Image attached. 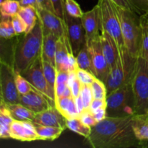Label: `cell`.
I'll return each mask as SVG.
<instances>
[{
  "instance_id": "cell-1",
  "label": "cell",
  "mask_w": 148,
  "mask_h": 148,
  "mask_svg": "<svg viewBox=\"0 0 148 148\" xmlns=\"http://www.w3.org/2000/svg\"><path fill=\"white\" fill-rule=\"evenodd\" d=\"M133 116L106 117L91 127L87 141L94 148L139 147L132 128Z\"/></svg>"
},
{
  "instance_id": "cell-2",
  "label": "cell",
  "mask_w": 148,
  "mask_h": 148,
  "mask_svg": "<svg viewBox=\"0 0 148 148\" xmlns=\"http://www.w3.org/2000/svg\"><path fill=\"white\" fill-rule=\"evenodd\" d=\"M43 29L40 20L20 38L13 49L12 67L15 72L21 73L41 56Z\"/></svg>"
},
{
  "instance_id": "cell-3",
  "label": "cell",
  "mask_w": 148,
  "mask_h": 148,
  "mask_svg": "<svg viewBox=\"0 0 148 148\" xmlns=\"http://www.w3.org/2000/svg\"><path fill=\"white\" fill-rule=\"evenodd\" d=\"M114 6L119 20L125 47L132 56L139 57L141 52L142 40L140 17L135 12L122 8L115 3Z\"/></svg>"
},
{
  "instance_id": "cell-4",
  "label": "cell",
  "mask_w": 148,
  "mask_h": 148,
  "mask_svg": "<svg viewBox=\"0 0 148 148\" xmlns=\"http://www.w3.org/2000/svg\"><path fill=\"white\" fill-rule=\"evenodd\" d=\"M135 114V99L131 82L107 95L106 117L132 116Z\"/></svg>"
},
{
  "instance_id": "cell-5",
  "label": "cell",
  "mask_w": 148,
  "mask_h": 148,
  "mask_svg": "<svg viewBox=\"0 0 148 148\" xmlns=\"http://www.w3.org/2000/svg\"><path fill=\"white\" fill-rule=\"evenodd\" d=\"M137 58L132 56L127 48L120 50L119 56L116 64L110 70L105 83L107 95L120 87L132 82Z\"/></svg>"
},
{
  "instance_id": "cell-6",
  "label": "cell",
  "mask_w": 148,
  "mask_h": 148,
  "mask_svg": "<svg viewBox=\"0 0 148 148\" xmlns=\"http://www.w3.org/2000/svg\"><path fill=\"white\" fill-rule=\"evenodd\" d=\"M136 114L148 113V62L139 56L132 79ZM135 114V115H136Z\"/></svg>"
},
{
  "instance_id": "cell-7",
  "label": "cell",
  "mask_w": 148,
  "mask_h": 148,
  "mask_svg": "<svg viewBox=\"0 0 148 148\" xmlns=\"http://www.w3.org/2000/svg\"><path fill=\"white\" fill-rule=\"evenodd\" d=\"M97 4L99 8L102 30L114 38L119 50L126 48L114 3L111 0H98Z\"/></svg>"
},
{
  "instance_id": "cell-8",
  "label": "cell",
  "mask_w": 148,
  "mask_h": 148,
  "mask_svg": "<svg viewBox=\"0 0 148 148\" xmlns=\"http://www.w3.org/2000/svg\"><path fill=\"white\" fill-rule=\"evenodd\" d=\"M20 74L30 82L34 89L41 92L56 103L55 92L48 83L43 73L41 56Z\"/></svg>"
},
{
  "instance_id": "cell-9",
  "label": "cell",
  "mask_w": 148,
  "mask_h": 148,
  "mask_svg": "<svg viewBox=\"0 0 148 148\" xmlns=\"http://www.w3.org/2000/svg\"><path fill=\"white\" fill-rule=\"evenodd\" d=\"M15 75L12 66L1 61L0 66L1 100L7 104L20 103V94L16 86Z\"/></svg>"
},
{
  "instance_id": "cell-10",
  "label": "cell",
  "mask_w": 148,
  "mask_h": 148,
  "mask_svg": "<svg viewBox=\"0 0 148 148\" xmlns=\"http://www.w3.org/2000/svg\"><path fill=\"white\" fill-rule=\"evenodd\" d=\"M64 21L66 34L69 38L72 52L75 56L86 43V35L82 25V19L69 15L65 10Z\"/></svg>"
},
{
  "instance_id": "cell-11",
  "label": "cell",
  "mask_w": 148,
  "mask_h": 148,
  "mask_svg": "<svg viewBox=\"0 0 148 148\" xmlns=\"http://www.w3.org/2000/svg\"><path fill=\"white\" fill-rule=\"evenodd\" d=\"M87 44L90 53L93 75L106 83L109 75L110 68L103 52L100 36Z\"/></svg>"
},
{
  "instance_id": "cell-12",
  "label": "cell",
  "mask_w": 148,
  "mask_h": 148,
  "mask_svg": "<svg viewBox=\"0 0 148 148\" xmlns=\"http://www.w3.org/2000/svg\"><path fill=\"white\" fill-rule=\"evenodd\" d=\"M81 19L86 35L87 43H90L101 36L102 28L98 4H96L90 11L84 12Z\"/></svg>"
},
{
  "instance_id": "cell-13",
  "label": "cell",
  "mask_w": 148,
  "mask_h": 148,
  "mask_svg": "<svg viewBox=\"0 0 148 148\" xmlns=\"http://www.w3.org/2000/svg\"><path fill=\"white\" fill-rule=\"evenodd\" d=\"M20 103L36 114L56 106L55 102L34 88L25 95H20Z\"/></svg>"
},
{
  "instance_id": "cell-14",
  "label": "cell",
  "mask_w": 148,
  "mask_h": 148,
  "mask_svg": "<svg viewBox=\"0 0 148 148\" xmlns=\"http://www.w3.org/2000/svg\"><path fill=\"white\" fill-rule=\"evenodd\" d=\"M38 10L39 20L45 30L51 32L57 38H61L66 33L65 21L56 15L54 12L43 9Z\"/></svg>"
},
{
  "instance_id": "cell-15",
  "label": "cell",
  "mask_w": 148,
  "mask_h": 148,
  "mask_svg": "<svg viewBox=\"0 0 148 148\" xmlns=\"http://www.w3.org/2000/svg\"><path fill=\"white\" fill-rule=\"evenodd\" d=\"M10 138L23 142L38 140L36 127L32 121L14 120L10 125Z\"/></svg>"
},
{
  "instance_id": "cell-16",
  "label": "cell",
  "mask_w": 148,
  "mask_h": 148,
  "mask_svg": "<svg viewBox=\"0 0 148 148\" xmlns=\"http://www.w3.org/2000/svg\"><path fill=\"white\" fill-rule=\"evenodd\" d=\"M33 123L34 125H43L66 128V119L56 108L51 106L42 112L36 114Z\"/></svg>"
},
{
  "instance_id": "cell-17",
  "label": "cell",
  "mask_w": 148,
  "mask_h": 148,
  "mask_svg": "<svg viewBox=\"0 0 148 148\" xmlns=\"http://www.w3.org/2000/svg\"><path fill=\"white\" fill-rule=\"evenodd\" d=\"M72 53L73 52L71 48L69 38L66 33L64 36L59 38L56 44L55 62L57 72H69V55Z\"/></svg>"
},
{
  "instance_id": "cell-18",
  "label": "cell",
  "mask_w": 148,
  "mask_h": 148,
  "mask_svg": "<svg viewBox=\"0 0 148 148\" xmlns=\"http://www.w3.org/2000/svg\"><path fill=\"white\" fill-rule=\"evenodd\" d=\"M100 39L103 52L111 70L115 66L119 59L120 53L119 48L114 38L104 30L101 32Z\"/></svg>"
},
{
  "instance_id": "cell-19",
  "label": "cell",
  "mask_w": 148,
  "mask_h": 148,
  "mask_svg": "<svg viewBox=\"0 0 148 148\" xmlns=\"http://www.w3.org/2000/svg\"><path fill=\"white\" fill-rule=\"evenodd\" d=\"M59 38L51 32L43 29V44H42L41 58L56 66L55 55H56V44Z\"/></svg>"
},
{
  "instance_id": "cell-20",
  "label": "cell",
  "mask_w": 148,
  "mask_h": 148,
  "mask_svg": "<svg viewBox=\"0 0 148 148\" xmlns=\"http://www.w3.org/2000/svg\"><path fill=\"white\" fill-rule=\"evenodd\" d=\"M132 128L140 146L148 147V113L133 116Z\"/></svg>"
},
{
  "instance_id": "cell-21",
  "label": "cell",
  "mask_w": 148,
  "mask_h": 148,
  "mask_svg": "<svg viewBox=\"0 0 148 148\" xmlns=\"http://www.w3.org/2000/svg\"><path fill=\"white\" fill-rule=\"evenodd\" d=\"M56 107L59 112L66 118V119L77 118L79 117V113L75 104V98H62L56 101Z\"/></svg>"
},
{
  "instance_id": "cell-22",
  "label": "cell",
  "mask_w": 148,
  "mask_h": 148,
  "mask_svg": "<svg viewBox=\"0 0 148 148\" xmlns=\"http://www.w3.org/2000/svg\"><path fill=\"white\" fill-rule=\"evenodd\" d=\"M6 104L10 115L14 120L17 121H29L33 122L36 116V113L30 111L21 103Z\"/></svg>"
},
{
  "instance_id": "cell-23",
  "label": "cell",
  "mask_w": 148,
  "mask_h": 148,
  "mask_svg": "<svg viewBox=\"0 0 148 148\" xmlns=\"http://www.w3.org/2000/svg\"><path fill=\"white\" fill-rule=\"evenodd\" d=\"M14 121L6 107L5 103L1 101L0 106V137L1 139L10 138V125Z\"/></svg>"
},
{
  "instance_id": "cell-24",
  "label": "cell",
  "mask_w": 148,
  "mask_h": 148,
  "mask_svg": "<svg viewBox=\"0 0 148 148\" xmlns=\"http://www.w3.org/2000/svg\"><path fill=\"white\" fill-rule=\"evenodd\" d=\"M18 14L27 26L25 33H28L34 27L38 20L37 9L33 6L21 7Z\"/></svg>"
},
{
  "instance_id": "cell-25",
  "label": "cell",
  "mask_w": 148,
  "mask_h": 148,
  "mask_svg": "<svg viewBox=\"0 0 148 148\" xmlns=\"http://www.w3.org/2000/svg\"><path fill=\"white\" fill-rule=\"evenodd\" d=\"M38 136V140H53L58 138L64 129L56 127L43 125H35Z\"/></svg>"
},
{
  "instance_id": "cell-26",
  "label": "cell",
  "mask_w": 148,
  "mask_h": 148,
  "mask_svg": "<svg viewBox=\"0 0 148 148\" xmlns=\"http://www.w3.org/2000/svg\"><path fill=\"white\" fill-rule=\"evenodd\" d=\"M142 40L140 56L148 62V13L140 16Z\"/></svg>"
},
{
  "instance_id": "cell-27",
  "label": "cell",
  "mask_w": 148,
  "mask_h": 148,
  "mask_svg": "<svg viewBox=\"0 0 148 148\" xmlns=\"http://www.w3.org/2000/svg\"><path fill=\"white\" fill-rule=\"evenodd\" d=\"M77 63L78 68L85 69L88 71L93 75V69L92 66V61H91L90 53L87 43L82 48L78 54L76 56Z\"/></svg>"
},
{
  "instance_id": "cell-28",
  "label": "cell",
  "mask_w": 148,
  "mask_h": 148,
  "mask_svg": "<svg viewBox=\"0 0 148 148\" xmlns=\"http://www.w3.org/2000/svg\"><path fill=\"white\" fill-rule=\"evenodd\" d=\"M66 127L69 128L71 131L82 136L85 138H88L91 133V127L87 126L77 118L66 119Z\"/></svg>"
},
{
  "instance_id": "cell-29",
  "label": "cell",
  "mask_w": 148,
  "mask_h": 148,
  "mask_svg": "<svg viewBox=\"0 0 148 148\" xmlns=\"http://www.w3.org/2000/svg\"><path fill=\"white\" fill-rule=\"evenodd\" d=\"M21 6L20 1L16 0H6L0 4V12L1 17H11L12 16L18 14Z\"/></svg>"
},
{
  "instance_id": "cell-30",
  "label": "cell",
  "mask_w": 148,
  "mask_h": 148,
  "mask_svg": "<svg viewBox=\"0 0 148 148\" xmlns=\"http://www.w3.org/2000/svg\"><path fill=\"white\" fill-rule=\"evenodd\" d=\"M42 64H43V69L45 77L47 80L48 83L49 84L51 89L55 92V85H56V79L57 70L54 65L49 62H46L42 59Z\"/></svg>"
},
{
  "instance_id": "cell-31",
  "label": "cell",
  "mask_w": 148,
  "mask_h": 148,
  "mask_svg": "<svg viewBox=\"0 0 148 148\" xmlns=\"http://www.w3.org/2000/svg\"><path fill=\"white\" fill-rule=\"evenodd\" d=\"M11 17H1L0 24V36L2 38L10 39L16 36Z\"/></svg>"
},
{
  "instance_id": "cell-32",
  "label": "cell",
  "mask_w": 148,
  "mask_h": 148,
  "mask_svg": "<svg viewBox=\"0 0 148 148\" xmlns=\"http://www.w3.org/2000/svg\"><path fill=\"white\" fill-rule=\"evenodd\" d=\"M90 86L91 89H92V95H93V98L106 100V86L103 81L100 80L98 78H95L90 85Z\"/></svg>"
},
{
  "instance_id": "cell-33",
  "label": "cell",
  "mask_w": 148,
  "mask_h": 148,
  "mask_svg": "<svg viewBox=\"0 0 148 148\" xmlns=\"http://www.w3.org/2000/svg\"><path fill=\"white\" fill-rule=\"evenodd\" d=\"M15 82L17 90L20 95H25L33 89V86L30 82L23 76L20 73H17L15 75Z\"/></svg>"
},
{
  "instance_id": "cell-34",
  "label": "cell",
  "mask_w": 148,
  "mask_h": 148,
  "mask_svg": "<svg viewBox=\"0 0 148 148\" xmlns=\"http://www.w3.org/2000/svg\"><path fill=\"white\" fill-rule=\"evenodd\" d=\"M65 10L72 17L81 18L83 15L84 12L75 0H65Z\"/></svg>"
},
{
  "instance_id": "cell-35",
  "label": "cell",
  "mask_w": 148,
  "mask_h": 148,
  "mask_svg": "<svg viewBox=\"0 0 148 148\" xmlns=\"http://www.w3.org/2000/svg\"><path fill=\"white\" fill-rule=\"evenodd\" d=\"M79 96L81 97L85 109H89L91 102L93 99V95H92L90 85H82Z\"/></svg>"
},
{
  "instance_id": "cell-36",
  "label": "cell",
  "mask_w": 148,
  "mask_h": 148,
  "mask_svg": "<svg viewBox=\"0 0 148 148\" xmlns=\"http://www.w3.org/2000/svg\"><path fill=\"white\" fill-rule=\"evenodd\" d=\"M77 77L82 85H91L95 79V76L88 71L78 68L76 69Z\"/></svg>"
},
{
  "instance_id": "cell-37",
  "label": "cell",
  "mask_w": 148,
  "mask_h": 148,
  "mask_svg": "<svg viewBox=\"0 0 148 148\" xmlns=\"http://www.w3.org/2000/svg\"><path fill=\"white\" fill-rule=\"evenodd\" d=\"M11 20L16 34L20 35L23 33H25L26 30H27V26L22 17L19 15V14H16L12 16Z\"/></svg>"
},
{
  "instance_id": "cell-38",
  "label": "cell",
  "mask_w": 148,
  "mask_h": 148,
  "mask_svg": "<svg viewBox=\"0 0 148 148\" xmlns=\"http://www.w3.org/2000/svg\"><path fill=\"white\" fill-rule=\"evenodd\" d=\"M79 119L87 126L92 127L98 123L92 113L89 109H85L79 115Z\"/></svg>"
},
{
  "instance_id": "cell-39",
  "label": "cell",
  "mask_w": 148,
  "mask_h": 148,
  "mask_svg": "<svg viewBox=\"0 0 148 148\" xmlns=\"http://www.w3.org/2000/svg\"><path fill=\"white\" fill-rule=\"evenodd\" d=\"M51 2L56 15L64 20L65 0H51Z\"/></svg>"
},
{
  "instance_id": "cell-40",
  "label": "cell",
  "mask_w": 148,
  "mask_h": 148,
  "mask_svg": "<svg viewBox=\"0 0 148 148\" xmlns=\"http://www.w3.org/2000/svg\"><path fill=\"white\" fill-rule=\"evenodd\" d=\"M140 15L148 13V0H130Z\"/></svg>"
},
{
  "instance_id": "cell-41",
  "label": "cell",
  "mask_w": 148,
  "mask_h": 148,
  "mask_svg": "<svg viewBox=\"0 0 148 148\" xmlns=\"http://www.w3.org/2000/svg\"><path fill=\"white\" fill-rule=\"evenodd\" d=\"M114 3H115L116 4H117L119 7H122V8L127 9L129 10H132V11H134L135 12H137V9L135 8L134 5L132 4V3L131 2L130 0H111Z\"/></svg>"
},
{
  "instance_id": "cell-42",
  "label": "cell",
  "mask_w": 148,
  "mask_h": 148,
  "mask_svg": "<svg viewBox=\"0 0 148 148\" xmlns=\"http://www.w3.org/2000/svg\"><path fill=\"white\" fill-rule=\"evenodd\" d=\"M101 108H106V100L93 98L90 106V111L91 112H93L94 111Z\"/></svg>"
},
{
  "instance_id": "cell-43",
  "label": "cell",
  "mask_w": 148,
  "mask_h": 148,
  "mask_svg": "<svg viewBox=\"0 0 148 148\" xmlns=\"http://www.w3.org/2000/svg\"><path fill=\"white\" fill-rule=\"evenodd\" d=\"M38 4L39 9H43V10H49V11L54 12V9H53V4L51 2V0H38ZM38 9V10H39ZM56 14V13H55Z\"/></svg>"
},
{
  "instance_id": "cell-44",
  "label": "cell",
  "mask_w": 148,
  "mask_h": 148,
  "mask_svg": "<svg viewBox=\"0 0 148 148\" xmlns=\"http://www.w3.org/2000/svg\"><path fill=\"white\" fill-rule=\"evenodd\" d=\"M82 84L81 83L80 81L78 79V78H77V79L75 80V82H73L72 86H71L72 95H73L74 98L79 96V94H80L81 89H82Z\"/></svg>"
},
{
  "instance_id": "cell-45",
  "label": "cell",
  "mask_w": 148,
  "mask_h": 148,
  "mask_svg": "<svg viewBox=\"0 0 148 148\" xmlns=\"http://www.w3.org/2000/svg\"><path fill=\"white\" fill-rule=\"evenodd\" d=\"M67 86V83H57L55 85V95H56V101L59 98H62L64 92Z\"/></svg>"
},
{
  "instance_id": "cell-46",
  "label": "cell",
  "mask_w": 148,
  "mask_h": 148,
  "mask_svg": "<svg viewBox=\"0 0 148 148\" xmlns=\"http://www.w3.org/2000/svg\"><path fill=\"white\" fill-rule=\"evenodd\" d=\"M69 72H64L60 71L56 73V84L57 83H67L68 78H69Z\"/></svg>"
},
{
  "instance_id": "cell-47",
  "label": "cell",
  "mask_w": 148,
  "mask_h": 148,
  "mask_svg": "<svg viewBox=\"0 0 148 148\" xmlns=\"http://www.w3.org/2000/svg\"><path fill=\"white\" fill-rule=\"evenodd\" d=\"M98 122L102 121L106 117V108H101L92 112Z\"/></svg>"
},
{
  "instance_id": "cell-48",
  "label": "cell",
  "mask_w": 148,
  "mask_h": 148,
  "mask_svg": "<svg viewBox=\"0 0 148 148\" xmlns=\"http://www.w3.org/2000/svg\"><path fill=\"white\" fill-rule=\"evenodd\" d=\"M20 4L21 7H27V6H33L38 10V0H20Z\"/></svg>"
},
{
  "instance_id": "cell-49",
  "label": "cell",
  "mask_w": 148,
  "mask_h": 148,
  "mask_svg": "<svg viewBox=\"0 0 148 148\" xmlns=\"http://www.w3.org/2000/svg\"><path fill=\"white\" fill-rule=\"evenodd\" d=\"M75 104H76L77 108L78 111H79V113L80 114L81 112H82V111L85 110L83 103H82V99H81V97L79 95L78 97L75 98Z\"/></svg>"
},
{
  "instance_id": "cell-50",
  "label": "cell",
  "mask_w": 148,
  "mask_h": 148,
  "mask_svg": "<svg viewBox=\"0 0 148 148\" xmlns=\"http://www.w3.org/2000/svg\"><path fill=\"white\" fill-rule=\"evenodd\" d=\"M62 97H64V98H71V97H73V95H72V89H71L70 87H69L68 85L66 86Z\"/></svg>"
},
{
  "instance_id": "cell-51",
  "label": "cell",
  "mask_w": 148,
  "mask_h": 148,
  "mask_svg": "<svg viewBox=\"0 0 148 148\" xmlns=\"http://www.w3.org/2000/svg\"><path fill=\"white\" fill-rule=\"evenodd\" d=\"M6 0H0V4H1V3H3V2H4V1H5Z\"/></svg>"
},
{
  "instance_id": "cell-52",
  "label": "cell",
  "mask_w": 148,
  "mask_h": 148,
  "mask_svg": "<svg viewBox=\"0 0 148 148\" xmlns=\"http://www.w3.org/2000/svg\"><path fill=\"white\" fill-rule=\"evenodd\" d=\"M16 1H20V0H16Z\"/></svg>"
}]
</instances>
